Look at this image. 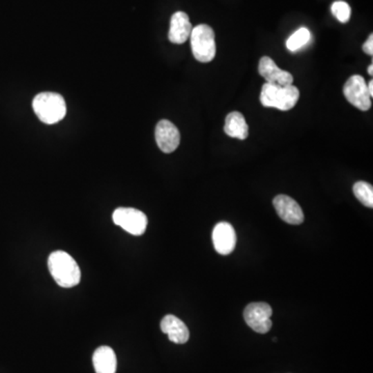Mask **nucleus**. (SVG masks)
<instances>
[{"label": "nucleus", "mask_w": 373, "mask_h": 373, "mask_svg": "<svg viewBox=\"0 0 373 373\" xmlns=\"http://www.w3.org/2000/svg\"><path fill=\"white\" fill-rule=\"evenodd\" d=\"M48 268L56 283L64 289H71L80 282V269L66 252L55 251L50 254Z\"/></svg>", "instance_id": "nucleus-1"}, {"label": "nucleus", "mask_w": 373, "mask_h": 373, "mask_svg": "<svg viewBox=\"0 0 373 373\" xmlns=\"http://www.w3.org/2000/svg\"><path fill=\"white\" fill-rule=\"evenodd\" d=\"M300 99V91L295 85L281 87L273 83H264L260 93V103L268 108H276L281 111L293 109Z\"/></svg>", "instance_id": "nucleus-2"}, {"label": "nucleus", "mask_w": 373, "mask_h": 373, "mask_svg": "<svg viewBox=\"0 0 373 373\" xmlns=\"http://www.w3.org/2000/svg\"><path fill=\"white\" fill-rule=\"evenodd\" d=\"M33 111L44 124L53 125L60 122L66 114L64 97L56 93H41L33 99Z\"/></svg>", "instance_id": "nucleus-3"}, {"label": "nucleus", "mask_w": 373, "mask_h": 373, "mask_svg": "<svg viewBox=\"0 0 373 373\" xmlns=\"http://www.w3.org/2000/svg\"><path fill=\"white\" fill-rule=\"evenodd\" d=\"M192 53L200 62H212L216 56V42L215 33L212 27L206 24H199L192 29L191 35Z\"/></svg>", "instance_id": "nucleus-4"}, {"label": "nucleus", "mask_w": 373, "mask_h": 373, "mask_svg": "<svg viewBox=\"0 0 373 373\" xmlns=\"http://www.w3.org/2000/svg\"><path fill=\"white\" fill-rule=\"evenodd\" d=\"M113 222L133 235H141L147 227V217L141 210L132 208H118L114 210Z\"/></svg>", "instance_id": "nucleus-5"}, {"label": "nucleus", "mask_w": 373, "mask_h": 373, "mask_svg": "<svg viewBox=\"0 0 373 373\" xmlns=\"http://www.w3.org/2000/svg\"><path fill=\"white\" fill-rule=\"evenodd\" d=\"M343 93L347 101L362 111L372 107V97L367 89V82L360 75H354L343 87Z\"/></svg>", "instance_id": "nucleus-6"}, {"label": "nucleus", "mask_w": 373, "mask_h": 373, "mask_svg": "<svg viewBox=\"0 0 373 373\" xmlns=\"http://www.w3.org/2000/svg\"><path fill=\"white\" fill-rule=\"evenodd\" d=\"M273 310L266 303H251L245 308L244 318L248 326L260 334H266L272 328Z\"/></svg>", "instance_id": "nucleus-7"}, {"label": "nucleus", "mask_w": 373, "mask_h": 373, "mask_svg": "<svg viewBox=\"0 0 373 373\" xmlns=\"http://www.w3.org/2000/svg\"><path fill=\"white\" fill-rule=\"evenodd\" d=\"M156 141L163 153H174L181 143L179 129L167 120H160L156 127Z\"/></svg>", "instance_id": "nucleus-8"}, {"label": "nucleus", "mask_w": 373, "mask_h": 373, "mask_svg": "<svg viewBox=\"0 0 373 373\" xmlns=\"http://www.w3.org/2000/svg\"><path fill=\"white\" fill-rule=\"evenodd\" d=\"M275 210L284 222L300 225L304 222V212L300 204L286 195H278L273 200Z\"/></svg>", "instance_id": "nucleus-9"}, {"label": "nucleus", "mask_w": 373, "mask_h": 373, "mask_svg": "<svg viewBox=\"0 0 373 373\" xmlns=\"http://www.w3.org/2000/svg\"><path fill=\"white\" fill-rule=\"evenodd\" d=\"M212 243L215 249L221 255H229L237 245V235L233 225L220 222L212 230Z\"/></svg>", "instance_id": "nucleus-10"}, {"label": "nucleus", "mask_w": 373, "mask_h": 373, "mask_svg": "<svg viewBox=\"0 0 373 373\" xmlns=\"http://www.w3.org/2000/svg\"><path fill=\"white\" fill-rule=\"evenodd\" d=\"M258 72L268 83L286 87V85L293 84V75L286 71L281 70L276 62L269 56L260 58Z\"/></svg>", "instance_id": "nucleus-11"}, {"label": "nucleus", "mask_w": 373, "mask_h": 373, "mask_svg": "<svg viewBox=\"0 0 373 373\" xmlns=\"http://www.w3.org/2000/svg\"><path fill=\"white\" fill-rule=\"evenodd\" d=\"M192 29L193 27L186 12H174L170 20L168 39L174 44H184L191 35Z\"/></svg>", "instance_id": "nucleus-12"}, {"label": "nucleus", "mask_w": 373, "mask_h": 373, "mask_svg": "<svg viewBox=\"0 0 373 373\" xmlns=\"http://www.w3.org/2000/svg\"><path fill=\"white\" fill-rule=\"evenodd\" d=\"M161 330L167 335L170 341L176 345H184L189 340V329L184 322L172 314H168L162 320Z\"/></svg>", "instance_id": "nucleus-13"}, {"label": "nucleus", "mask_w": 373, "mask_h": 373, "mask_svg": "<svg viewBox=\"0 0 373 373\" xmlns=\"http://www.w3.org/2000/svg\"><path fill=\"white\" fill-rule=\"evenodd\" d=\"M93 363L97 373H116L118 367L116 353L109 347H100L95 349Z\"/></svg>", "instance_id": "nucleus-14"}, {"label": "nucleus", "mask_w": 373, "mask_h": 373, "mask_svg": "<svg viewBox=\"0 0 373 373\" xmlns=\"http://www.w3.org/2000/svg\"><path fill=\"white\" fill-rule=\"evenodd\" d=\"M224 132L231 138L241 139V140H245L247 138L249 135V127L241 112L233 111L226 116Z\"/></svg>", "instance_id": "nucleus-15"}, {"label": "nucleus", "mask_w": 373, "mask_h": 373, "mask_svg": "<svg viewBox=\"0 0 373 373\" xmlns=\"http://www.w3.org/2000/svg\"><path fill=\"white\" fill-rule=\"evenodd\" d=\"M311 39V33L306 27L298 29L286 41V47L289 51L295 52L307 45Z\"/></svg>", "instance_id": "nucleus-16"}, {"label": "nucleus", "mask_w": 373, "mask_h": 373, "mask_svg": "<svg viewBox=\"0 0 373 373\" xmlns=\"http://www.w3.org/2000/svg\"><path fill=\"white\" fill-rule=\"evenodd\" d=\"M354 194L361 203L367 208L373 206V187L366 182H357L354 185Z\"/></svg>", "instance_id": "nucleus-17"}, {"label": "nucleus", "mask_w": 373, "mask_h": 373, "mask_svg": "<svg viewBox=\"0 0 373 373\" xmlns=\"http://www.w3.org/2000/svg\"><path fill=\"white\" fill-rule=\"evenodd\" d=\"M333 15L336 17L337 20L341 23H347L351 19L352 10L349 3L345 1H336L332 4Z\"/></svg>", "instance_id": "nucleus-18"}, {"label": "nucleus", "mask_w": 373, "mask_h": 373, "mask_svg": "<svg viewBox=\"0 0 373 373\" xmlns=\"http://www.w3.org/2000/svg\"><path fill=\"white\" fill-rule=\"evenodd\" d=\"M363 51L368 55H373V35H370L367 41L363 45Z\"/></svg>", "instance_id": "nucleus-19"}, {"label": "nucleus", "mask_w": 373, "mask_h": 373, "mask_svg": "<svg viewBox=\"0 0 373 373\" xmlns=\"http://www.w3.org/2000/svg\"><path fill=\"white\" fill-rule=\"evenodd\" d=\"M367 89L368 93H370V97H373V81L370 80V82L367 83Z\"/></svg>", "instance_id": "nucleus-20"}, {"label": "nucleus", "mask_w": 373, "mask_h": 373, "mask_svg": "<svg viewBox=\"0 0 373 373\" xmlns=\"http://www.w3.org/2000/svg\"><path fill=\"white\" fill-rule=\"evenodd\" d=\"M368 74L370 75V76H372L373 75V64H370V66H368Z\"/></svg>", "instance_id": "nucleus-21"}]
</instances>
